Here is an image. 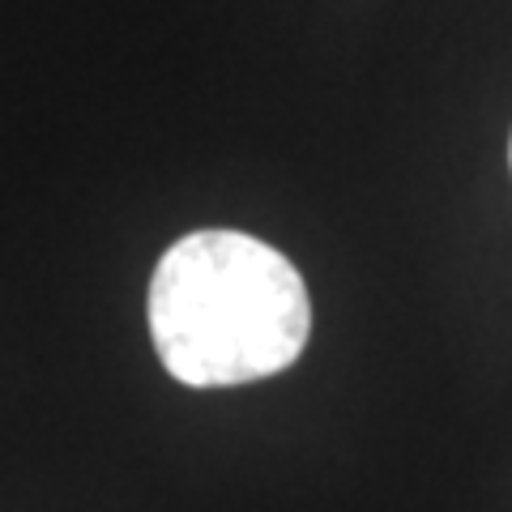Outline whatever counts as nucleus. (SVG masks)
Returning a JSON list of instances; mask_svg holds the SVG:
<instances>
[{"instance_id": "obj_1", "label": "nucleus", "mask_w": 512, "mask_h": 512, "mask_svg": "<svg viewBox=\"0 0 512 512\" xmlns=\"http://www.w3.org/2000/svg\"><path fill=\"white\" fill-rule=\"evenodd\" d=\"M312 303L286 256L244 231H192L150 278V338L188 389L286 372L308 346Z\"/></svg>"}, {"instance_id": "obj_2", "label": "nucleus", "mask_w": 512, "mask_h": 512, "mask_svg": "<svg viewBox=\"0 0 512 512\" xmlns=\"http://www.w3.org/2000/svg\"><path fill=\"white\" fill-rule=\"evenodd\" d=\"M508 158H512V146H508Z\"/></svg>"}]
</instances>
